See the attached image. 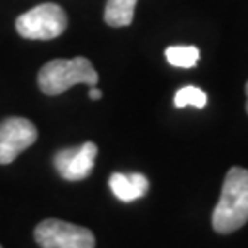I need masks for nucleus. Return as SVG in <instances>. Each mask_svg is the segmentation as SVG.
I'll use <instances>...</instances> for the list:
<instances>
[{
  "label": "nucleus",
  "instance_id": "obj_1",
  "mask_svg": "<svg viewBox=\"0 0 248 248\" xmlns=\"http://www.w3.org/2000/svg\"><path fill=\"white\" fill-rule=\"evenodd\" d=\"M248 222V169L232 168L222 182L221 197L212 213L217 233H232Z\"/></svg>",
  "mask_w": 248,
  "mask_h": 248
},
{
  "label": "nucleus",
  "instance_id": "obj_2",
  "mask_svg": "<svg viewBox=\"0 0 248 248\" xmlns=\"http://www.w3.org/2000/svg\"><path fill=\"white\" fill-rule=\"evenodd\" d=\"M99 76L87 57L53 59L39 70L37 83L46 96H59L74 85L96 87Z\"/></svg>",
  "mask_w": 248,
  "mask_h": 248
},
{
  "label": "nucleus",
  "instance_id": "obj_3",
  "mask_svg": "<svg viewBox=\"0 0 248 248\" xmlns=\"http://www.w3.org/2000/svg\"><path fill=\"white\" fill-rule=\"evenodd\" d=\"M68 26V17L59 4H41L22 13L15 22L18 35L30 41H50Z\"/></svg>",
  "mask_w": 248,
  "mask_h": 248
},
{
  "label": "nucleus",
  "instance_id": "obj_4",
  "mask_svg": "<svg viewBox=\"0 0 248 248\" xmlns=\"http://www.w3.org/2000/svg\"><path fill=\"white\" fill-rule=\"evenodd\" d=\"M35 241L41 248H94L96 237L94 233L72 222L61 219H45L37 224Z\"/></svg>",
  "mask_w": 248,
  "mask_h": 248
},
{
  "label": "nucleus",
  "instance_id": "obj_5",
  "mask_svg": "<svg viewBox=\"0 0 248 248\" xmlns=\"http://www.w3.org/2000/svg\"><path fill=\"white\" fill-rule=\"evenodd\" d=\"M37 127L28 118L13 116L0 122V166H8L37 142Z\"/></svg>",
  "mask_w": 248,
  "mask_h": 248
},
{
  "label": "nucleus",
  "instance_id": "obj_6",
  "mask_svg": "<svg viewBox=\"0 0 248 248\" xmlns=\"http://www.w3.org/2000/svg\"><path fill=\"white\" fill-rule=\"evenodd\" d=\"M96 156H98V145L94 142H85L72 149L57 151L53 156V166L64 180L76 182L87 178L92 173Z\"/></svg>",
  "mask_w": 248,
  "mask_h": 248
},
{
  "label": "nucleus",
  "instance_id": "obj_7",
  "mask_svg": "<svg viewBox=\"0 0 248 248\" xmlns=\"http://www.w3.org/2000/svg\"><path fill=\"white\" fill-rule=\"evenodd\" d=\"M108 186L116 199L122 202H133L142 199L149 189V180L142 173H112Z\"/></svg>",
  "mask_w": 248,
  "mask_h": 248
},
{
  "label": "nucleus",
  "instance_id": "obj_8",
  "mask_svg": "<svg viewBox=\"0 0 248 248\" xmlns=\"http://www.w3.org/2000/svg\"><path fill=\"white\" fill-rule=\"evenodd\" d=\"M138 0H107L105 22L112 28L129 26L134 18V8Z\"/></svg>",
  "mask_w": 248,
  "mask_h": 248
},
{
  "label": "nucleus",
  "instance_id": "obj_9",
  "mask_svg": "<svg viewBox=\"0 0 248 248\" xmlns=\"http://www.w3.org/2000/svg\"><path fill=\"white\" fill-rule=\"evenodd\" d=\"M201 52L195 46H169L166 50V59L169 64L178 68H193L199 62Z\"/></svg>",
  "mask_w": 248,
  "mask_h": 248
},
{
  "label": "nucleus",
  "instance_id": "obj_10",
  "mask_svg": "<svg viewBox=\"0 0 248 248\" xmlns=\"http://www.w3.org/2000/svg\"><path fill=\"white\" fill-rule=\"evenodd\" d=\"M206 92L201 90L199 87H193V85H187V87H182L175 94V107L182 108V107H197V108H202L206 107Z\"/></svg>",
  "mask_w": 248,
  "mask_h": 248
},
{
  "label": "nucleus",
  "instance_id": "obj_11",
  "mask_svg": "<svg viewBox=\"0 0 248 248\" xmlns=\"http://www.w3.org/2000/svg\"><path fill=\"white\" fill-rule=\"evenodd\" d=\"M89 96H90V99H99L101 98V90L99 89H96V87H90V92H89Z\"/></svg>",
  "mask_w": 248,
  "mask_h": 248
},
{
  "label": "nucleus",
  "instance_id": "obj_12",
  "mask_svg": "<svg viewBox=\"0 0 248 248\" xmlns=\"http://www.w3.org/2000/svg\"><path fill=\"white\" fill-rule=\"evenodd\" d=\"M247 112H248V81H247Z\"/></svg>",
  "mask_w": 248,
  "mask_h": 248
},
{
  "label": "nucleus",
  "instance_id": "obj_13",
  "mask_svg": "<svg viewBox=\"0 0 248 248\" xmlns=\"http://www.w3.org/2000/svg\"><path fill=\"white\" fill-rule=\"evenodd\" d=\"M0 248H2V247H0Z\"/></svg>",
  "mask_w": 248,
  "mask_h": 248
}]
</instances>
